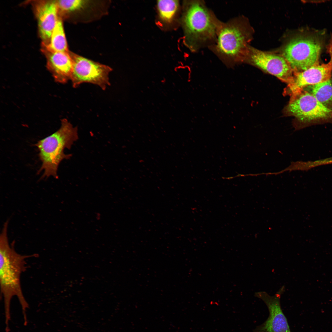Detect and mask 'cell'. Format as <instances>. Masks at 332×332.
I'll return each instance as SVG.
<instances>
[{
  "label": "cell",
  "mask_w": 332,
  "mask_h": 332,
  "mask_svg": "<svg viewBox=\"0 0 332 332\" xmlns=\"http://www.w3.org/2000/svg\"><path fill=\"white\" fill-rule=\"evenodd\" d=\"M248 32L239 18L223 22L214 44L208 48L227 67H233L243 60L247 51Z\"/></svg>",
  "instance_id": "277c9868"
},
{
  "label": "cell",
  "mask_w": 332,
  "mask_h": 332,
  "mask_svg": "<svg viewBox=\"0 0 332 332\" xmlns=\"http://www.w3.org/2000/svg\"><path fill=\"white\" fill-rule=\"evenodd\" d=\"M327 50L330 55V61L331 62L332 65V36L330 38L329 43L327 46Z\"/></svg>",
  "instance_id": "e0dca14e"
},
{
  "label": "cell",
  "mask_w": 332,
  "mask_h": 332,
  "mask_svg": "<svg viewBox=\"0 0 332 332\" xmlns=\"http://www.w3.org/2000/svg\"><path fill=\"white\" fill-rule=\"evenodd\" d=\"M9 221L4 223L0 236V286L3 298L5 323L8 326L10 319V304L14 296L18 298L22 306L25 322H27L26 314L29 305L23 294L21 283L22 274L27 268V259L35 255H25L18 253L9 243L7 236Z\"/></svg>",
  "instance_id": "6da1fadb"
},
{
  "label": "cell",
  "mask_w": 332,
  "mask_h": 332,
  "mask_svg": "<svg viewBox=\"0 0 332 332\" xmlns=\"http://www.w3.org/2000/svg\"><path fill=\"white\" fill-rule=\"evenodd\" d=\"M34 8L42 45H46L59 18L56 1H37Z\"/></svg>",
  "instance_id": "8fae6325"
},
{
  "label": "cell",
  "mask_w": 332,
  "mask_h": 332,
  "mask_svg": "<svg viewBox=\"0 0 332 332\" xmlns=\"http://www.w3.org/2000/svg\"><path fill=\"white\" fill-rule=\"evenodd\" d=\"M42 51L46 57L47 68L55 81L65 84L70 80L73 63L69 52H51L44 48Z\"/></svg>",
  "instance_id": "7c38bea8"
},
{
  "label": "cell",
  "mask_w": 332,
  "mask_h": 332,
  "mask_svg": "<svg viewBox=\"0 0 332 332\" xmlns=\"http://www.w3.org/2000/svg\"><path fill=\"white\" fill-rule=\"evenodd\" d=\"M332 65L330 61L321 64L318 61L306 70L295 72L293 80L288 84L287 89L292 97L295 96L307 86L328 80L332 77Z\"/></svg>",
  "instance_id": "30bf717a"
},
{
  "label": "cell",
  "mask_w": 332,
  "mask_h": 332,
  "mask_svg": "<svg viewBox=\"0 0 332 332\" xmlns=\"http://www.w3.org/2000/svg\"><path fill=\"white\" fill-rule=\"evenodd\" d=\"M285 290V286H282L273 296L264 291L255 293V296L266 304L269 314L267 319L256 326L253 332H291L280 303L281 296Z\"/></svg>",
  "instance_id": "ba28073f"
},
{
  "label": "cell",
  "mask_w": 332,
  "mask_h": 332,
  "mask_svg": "<svg viewBox=\"0 0 332 332\" xmlns=\"http://www.w3.org/2000/svg\"><path fill=\"white\" fill-rule=\"evenodd\" d=\"M322 47V42L317 36L299 35L291 38L285 45L283 56L295 72L302 71L319 61Z\"/></svg>",
  "instance_id": "5b68a950"
},
{
  "label": "cell",
  "mask_w": 332,
  "mask_h": 332,
  "mask_svg": "<svg viewBox=\"0 0 332 332\" xmlns=\"http://www.w3.org/2000/svg\"><path fill=\"white\" fill-rule=\"evenodd\" d=\"M77 128L66 119L61 121V126L56 132L38 141L35 144L42 162L39 172L43 171L42 178L52 176L57 179V171L60 162L68 159L71 154H65V149H70L78 138Z\"/></svg>",
  "instance_id": "3957f363"
},
{
  "label": "cell",
  "mask_w": 332,
  "mask_h": 332,
  "mask_svg": "<svg viewBox=\"0 0 332 332\" xmlns=\"http://www.w3.org/2000/svg\"><path fill=\"white\" fill-rule=\"evenodd\" d=\"M69 53L73 63L70 80L74 88L83 83H89L97 85L104 90L110 85L109 76L112 70L110 67L73 53Z\"/></svg>",
  "instance_id": "52a82bcc"
},
{
  "label": "cell",
  "mask_w": 332,
  "mask_h": 332,
  "mask_svg": "<svg viewBox=\"0 0 332 332\" xmlns=\"http://www.w3.org/2000/svg\"><path fill=\"white\" fill-rule=\"evenodd\" d=\"M249 51L248 57L252 63L288 84L292 81L293 69L283 57L254 48Z\"/></svg>",
  "instance_id": "9c48e42d"
},
{
  "label": "cell",
  "mask_w": 332,
  "mask_h": 332,
  "mask_svg": "<svg viewBox=\"0 0 332 332\" xmlns=\"http://www.w3.org/2000/svg\"><path fill=\"white\" fill-rule=\"evenodd\" d=\"M304 127L311 124L332 122V110L323 105L310 93L303 90L292 97L286 108Z\"/></svg>",
  "instance_id": "8992f818"
},
{
  "label": "cell",
  "mask_w": 332,
  "mask_h": 332,
  "mask_svg": "<svg viewBox=\"0 0 332 332\" xmlns=\"http://www.w3.org/2000/svg\"><path fill=\"white\" fill-rule=\"evenodd\" d=\"M56 2L59 15L80 9L87 3L86 1L82 0H60Z\"/></svg>",
  "instance_id": "2e32d148"
},
{
  "label": "cell",
  "mask_w": 332,
  "mask_h": 332,
  "mask_svg": "<svg viewBox=\"0 0 332 332\" xmlns=\"http://www.w3.org/2000/svg\"><path fill=\"white\" fill-rule=\"evenodd\" d=\"M179 6L178 0H160L157 2L160 18L166 23H170L172 21L177 13Z\"/></svg>",
  "instance_id": "9a60e30c"
},
{
  "label": "cell",
  "mask_w": 332,
  "mask_h": 332,
  "mask_svg": "<svg viewBox=\"0 0 332 332\" xmlns=\"http://www.w3.org/2000/svg\"><path fill=\"white\" fill-rule=\"evenodd\" d=\"M42 45L43 48L51 52H69L62 20L60 17L52 32L49 42Z\"/></svg>",
  "instance_id": "4fadbf2b"
},
{
  "label": "cell",
  "mask_w": 332,
  "mask_h": 332,
  "mask_svg": "<svg viewBox=\"0 0 332 332\" xmlns=\"http://www.w3.org/2000/svg\"><path fill=\"white\" fill-rule=\"evenodd\" d=\"M328 161L330 164H332V157L328 158Z\"/></svg>",
  "instance_id": "ac0fdd59"
},
{
  "label": "cell",
  "mask_w": 332,
  "mask_h": 332,
  "mask_svg": "<svg viewBox=\"0 0 332 332\" xmlns=\"http://www.w3.org/2000/svg\"><path fill=\"white\" fill-rule=\"evenodd\" d=\"M311 86L310 93L323 105L332 110V77L324 82Z\"/></svg>",
  "instance_id": "5bb4252c"
},
{
  "label": "cell",
  "mask_w": 332,
  "mask_h": 332,
  "mask_svg": "<svg viewBox=\"0 0 332 332\" xmlns=\"http://www.w3.org/2000/svg\"><path fill=\"white\" fill-rule=\"evenodd\" d=\"M182 21L185 44L194 52L214 44L222 23L202 0L184 3Z\"/></svg>",
  "instance_id": "7a4b0ae2"
}]
</instances>
